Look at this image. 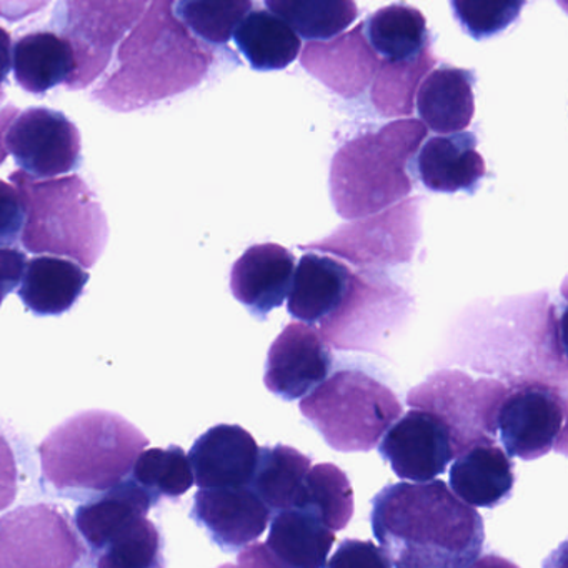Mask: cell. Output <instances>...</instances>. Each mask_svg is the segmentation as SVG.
Returning a JSON list of instances; mask_svg holds the SVG:
<instances>
[{
    "mask_svg": "<svg viewBox=\"0 0 568 568\" xmlns=\"http://www.w3.org/2000/svg\"><path fill=\"white\" fill-rule=\"evenodd\" d=\"M371 521L395 568H468L484 550V518L444 480L388 484L372 500Z\"/></svg>",
    "mask_w": 568,
    "mask_h": 568,
    "instance_id": "cell-1",
    "label": "cell"
},
{
    "mask_svg": "<svg viewBox=\"0 0 568 568\" xmlns=\"http://www.w3.org/2000/svg\"><path fill=\"white\" fill-rule=\"evenodd\" d=\"M148 447L149 438L122 415L81 412L42 440V478L61 497L94 500L125 480Z\"/></svg>",
    "mask_w": 568,
    "mask_h": 568,
    "instance_id": "cell-2",
    "label": "cell"
},
{
    "mask_svg": "<svg viewBox=\"0 0 568 568\" xmlns=\"http://www.w3.org/2000/svg\"><path fill=\"white\" fill-rule=\"evenodd\" d=\"M425 138L427 128L420 121L402 119L342 145L331 165V195L337 214L358 221L408 197L407 165Z\"/></svg>",
    "mask_w": 568,
    "mask_h": 568,
    "instance_id": "cell-3",
    "label": "cell"
},
{
    "mask_svg": "<svg viewBox=\"0 0 568 568\" xmlns=\"http://www.w3.org/2000/svg\"><path fill=\"white\" fill-rule=\"evenodd\" d=\"M298 410L327 445L347 454L377 447L404 414L390 387L357 368L332 374L302 398Z\"/></svg>",
    "mask_w": 568,
    "mask_h": 568,
    "instance_id": "cell-4",
    "label": "cell"
},
{
    "mask_svg": "<svg viewBox=\"0 0 568 568\" xmlns=\"http://www.w3.org/2000/svg\"><path fill=\"white\" fill-rule=\"evenodd\" d=\"M507 392L494 378L474 381L464 372L440 371L412 388L407 404L432 412L447 425L457 458L468 448L495 444L498 410Z\"/></svg>",
    "mask_w": 568,
    "mask_h": 568,
    "instance_id": "cell-5",
    "label": "cell"
},
{
    "mask_svg": "<svg viewBox=\"0 0 568 568\" xmlns=\"http://www.w3.org/2000/svg\"><path fill=\"white\" fill-rule=\"evenodd\" d=\"M94 560L59 505H22L0 517V568H91Z\"/></svg>",
    "mask_w": 568,
    "mask_h": 568,
    "instance_id": "cell-6",
    "label": "cell"
},
{
    "mask_svg": "<svg viewBox=\"0 0 568 568\" xmlns=\"http://www.w3.org/2000/svg\"><path fill=\"white\" fill-rule=\"evenodd\" d=\"M501 445L510 457L537 460L551 450L565 454L567 397L541 381L518 382L508 388L497 417Z\"/></svg>",
    "mask_w": 568,
    "mask_h": 568,
    "instance_id": "cell-7",
    "label": "cell"
},
{
    "mask_svg": "<svg viewBox=\"0 0 568 568\" xmlns=\"http://www.w3.org/2000/svg\"><path fill=\"white\" fill-rule=\"evenodd\" d=\"M420 239V199H408L382 214L358 219L354 224L342 225L317 244L302 251H322L338 255L352 264H404L412 261Z\"/></svg>",
    "mask_w": 568,
    "mask_h": 568,
    "instance_id": "cell-8",
    "label": "cell"
},
{
    "mask_svg": "<svg viewBox=\"0 0 568 568\" xmlns=\"http://www.w3.org/2000/svg\"><path fill=\"white\" fill-rule=\"evenodd\" d=\"M407 292L378 274H354L337 311L321 322V337L337 348H368L408 311Z\"/></svg>",
    "mask_w": 568,
    "mask_h": 568,
    "instance_id": "cell-9",
    "label": "cell"
},
{
    "mask_svg": "<svg viewBox=\"0 0 568 568\" xmlns=\"http://www.w3.org/2000/svg\"><path fill=\"white\" fill-rule=\"evenodd\" d=\"M4 145L28 178H58L81 165L79 129L62 112L51 109L21 112L6 131Z\"/></svg>",
    "mask_w": 568,
    "mask_h": 568,
    "instance_id": "cell-10",
    "label": "cell"
},
{
    "mask_svg": "<svg viewBox=\"0 0 568 568\" xmlns=\"http://www.w3.org/2000/svg\"><path fill=\"white\" fill-rule=\"evenodd\" d=\"M378 454L402 480L427 484L455 460L447 425L425 410H408L382 437Z\"/></svg>",
    "mask_w": 568,
    "mask_h": 568,
    "instance_id": "cell-11",
    "label": "cell"
},
{
    "mask_svg": "<svg viewBox=\"0 0 568 568\" xmlns=\"http://www.w3.org/2000/svg\"><path fill=\"white\" fill-rule=\"evenodd\" d=\"M334 355L315 328L294 322L271 345L264 384L285 402L307 397L331 377Z\"/></svg>",
    "mask_w": 568,
    "mask_h": 568,
    "instance_id": "cell-12",
    "label": "cell"
},
{
    "mask_svg": "<svg viewBox=\"0 0 568 568\" xmlns=\"http://www.w3.org/2000/svg\"><path fill=\"white\" fill-rule=\"evenodd\" d=\"M258 452L261 447L245 428L221 424L202 434L187 457L201 490H237L251 487Z\"/></svg>",
    "mask_w": 568,
    "mask_h": 568,
    "instance_id": "cell-13",
    "label": "cell"
},
{
    "mask_svg": "<svg viewBox=\"0 0 568 568\" xmlns=\"http://www.w3.org/2000/svg\"><path fill=\"white\" fill-rule=\"evenodd\" d=\"M191 518L207 531L211 540L227 554H239L264 534L272 514L248 488L199 490Z\"/></svg>",
    "mask_w": 568,
    "mask_h": 568,
    "instance_id": "cell-14",
    "label": "cell"
},
{
    "mask_svg": "<svg viewBox=\"0 0 568 568\" xmlns=\"http://www.w3.org/2000/svg\"><path fill=\"white\" fill-rule=\"evenodd\" d=\"M302 64L322 84L352 99L374 81L381 59L368 45L364 28L358 26L334 41L308 42L302 51Z\"/></svg>",
    "mask_w": 568,
    "mask_h": 568,
    "instance_id": "cell-15",
    "label": "cell"
},
{
    "mask_svg": "<svg viewBox=\"0 0 568 568\" xmlns=\"http://www.w3.org/2000/svg\"><path fill=\"white\" fill-rule=\"evenodd\" d=\"M295 257L277 244H257L242 254L231 272L232 295L264 321L281 307L291 291Z\"/></svg>",
    "mask_w": 568,
    "mask_h": 568,
    "instance_id": "cell-16",
    "label": "cell"
},
{
    "mask_svg": "<svg viewBox=\"0 0 568 568\" xmlns=\"http://www.w3.org/2000/svg\"><path fill=\"white\" fill-rule=\"evenodd\" d=\"M158 504V498L142 488L131 475L101 497L82 504L75 511V530L95 558L112 538L142 517H148L151 508Z\"/></svg>",
    "mask_w": 568,
    "mask_h": 568,
    "instance_id": "cell-17",
    "label": "cell"
},
{
    "mask_svg": "<svg viewBox=\"0 0 568 568\" xmlns=\"http://www.w3.org/2000/svg\"><path fill=\"white\" fill-rule=\"evenodd\" d=\"M354 272L332 257L305 254L295 267L287 311L301 324L315 325L331 317L344 301Z\"/></svg>",
    "mask_w": 568,
    "mask_h": 568,
    "instance_id": "cell-18",
    "label": "cell"
},
{
    "mask_svg": "<svg viewBox=\"0 0 568 568\" xmlns=\"http://www.w3.org/2000/svg\"><path fill=\"white\" fill-rule=\"evenodd\" d=\"M452 494L468 507L495 508L514 491L515 467L497 445H477L455 458L448 471Z\"/></svg>",
    "mask_w": 568,
    "mask_h": 568,
    "instance_id": "cell-19",
    "label": "cell"
},
{
    "mask_svg": "<svg viewBox=\"0 0 568 568\" xmlns=\"http://www.w3.org/2000/svg\"><path fill=\"white\" fill-rule=\"evenodd\" d=\"M417 168L422 184L440 194L474 192L487 174L484 158L477 151V139L471 134L428 139L418 151Z\"/></svg>",
    "mask_w": 568,
    "mask_h": 568,
    "instance_id": "cell-20",
    "label": "cell"
},
{
    "mask_svg": "<svg viewBox=\"0 0 568 568\" xmlns=\"http://www.w3.org/2000/svg\"><path fill=\"white\" fill-rule=\"evenodd\" d=\"M335 534L312 507L288 508L272 517L265 547L287 568H325Z\"/></svg>",
    "mask_w": 568,
    "mask_h": 568,
    "instance_id": "cell-21",
    "label": "cell"
},
{
    "mask_svg": "<svg viewBox=\"0 0 568 568\" xmlns=\"http://www.w3.org/2000/svg\"><path fill=\"white\" fill-rule=\"evenodd\" d=\"M474 82V74L465 69H434L415 95L422 124L437 134L465 131L475 114Z\"/></svg>",
    "mask_w": 568,
    "mask_h": 568,
    "instance_id": "cell-22",
    "label": "cell"
},
{
    "mask_svg": "<svg viewBox=\"0 0 568 568\" xmlns=\"http://www.w3.org/2000/svg\"><path fill=\"white\" fill-rule=\"evenodd\" d=\"M16 81L29 94L44 95L74 79L78 59L69 41L54 32H32L12 48Z\"/></svg>",
    "mask_w": 568,
    "mask_h": 568,
    "instance_id": "cell-23",
    "label": "cell"
},
{
    "mask_svg": "<svg viewBox=\"0 0 568 568\" xmlns=\"http://www.w3.org/2000/svg\"><path fill=\"white\" fill-rule=\"evenodd\" d=\"M89 282V272L68 258L34 257L26 265L19 297L39 317L71 311Z\"/></svg>",
    "mask_w": 568,
    "mask_h": 568,
    "instance_id": "cell-24",
    "label": "cell"
},
{
    "mask_svg": "<svg viewBox=\"0 0 568 568\" xmlns=\"http://www.w3.org/2000/svg\"><path fill=\"white\" fill-rule=\"evenodd\" d=\"M254 71H284L301 55V38L272 12L251 11L232 36Z\"/></svg>",
    "mask_w": 568,
    "mask_h": 568,
    "instance_id": "cell-25",
    "label": "cell"
},
{
    "mask_svg": "<svg viewBox=\"0 0 568 568\" xmlns=\"http://www.w3.org/2000/svg\"><path fill=\"white\" fill-rule=\"evenodd\" d=\"M312 458L288 445H267L258 452L251 488L272 515L298 507Z\"/></svg>",
    "mask_w": 568,
    "mask_h": 568,
    "instance_id": "cell-26",
    "label": "cell"
},
{
    "mask_svg": "<svg viewBox=\"0 0 568 568\" xmlns=\"http://www.w3.org/2000/svg\"><path fill=\"white\" fill-rule=\"evenodd\" d=\"M362 28L368 45L382 62L412 61L430 48L427 19L410 6L378 9Z\"/></svg>",
    "mask_w": 568,
    "mask_h": 568,
    "instance_id": "cell-27",
    "label": "cell"
},
{
    "mask_svg": "<svg viewBox=\"0 0 568 568\" xmlns=\"http://www.w3.org/2000/svg\"><path fill=\"white\" fill-rule=\"evenodd\" d=\"M272 14L312 42L328 41L342 34L357 19L358 8L352 0H267Z\"/></svg>",
    "mask_w": 568,
    "mask_h": 568,
    "instance_id": "cell-28",
    "label": "cell"
},
{
    "mask_svg": "<svg viewBox=\"0 0 568 568\" xmlns=\"http://www.w3.org/2000/svg\"><path fill=\"white\" fill-rule=\"evenodd\" d=\"M437 59L430 48L405 62H381L372 85V102L387 119L410 118L422 79L434 71Z\"/></svg>",
    "mask_w": 568,
    "mask_h": 568,
    "instance_id": "cell-29",
    "label": "cell"
},
{
    "mask_svg": "<svg viewBox=\"0 0 568 568\" xmlns=\"http://www.w3.org/2000/svg\"><path fill=\"white\" fill-rule=\"evenodd\" d=\"M312 507L332 531L344 530L354 515V490L342 468L318 464L305 477L304 494L298 507Z\"/></svg>",
    "mask_w": 568,
    "mask_h": 568,
    "instance_id": "cell-30",
    "label": "cell"
},
{
    "mask_svg": "<svg viewBox=\"0 0 568 568\" xmlns=\"http://www.w3.org/2000/svg\"><path fill=\"white\" fill-rule=\"evenodd\" d=\"M132 478L158 500L162 497L175 500L187 494L194 485L191 462L184 448L179 445L145 448L135 460Z\"/></svg>",
    "mask_w": 568,
    "mask_h": 568,
    "instance_id": "cell-31",
    "label": "cell"
},
{
    "mask_svg": "<svg viewBox=\"0 0 568 568\" xmlns=\"http://www.w3.org/2000/svg\"><path fill=\"white\" fill-rule=\"evenodd\" d=\"M164 540L149 517L112 538L95 557V568H165Z\"/></svg>",
    "mask_w": 568,
    "mask_h": 568,
    "instance_id": "cell-32",
    "label": "cell"
},
{
    "mask_svg": "<svg viewBox=\"0 0 568 568\" xmlns=\"http://www.w3.org/2000/svg\"><path fill=\"white\" fill-rule=\"evenodd\" d=\"M252 11L251 0L235 2H181L175 6L178 18L209 44H227L242 19Z\"/></svg>",
    "mask_w": 568,
    "mask_h": 568,
    "instance_id": "cell-33",
    "label": "cell"
},
{
    "mask_svg": "<svg viewBox=\"0 0 568 568\" xmlns=\"http://www.w3.org/2000/svg\"><path fill=\"white\" fill-rule=\"evenodd\" d=\"M455 18L464 31L475 39L491 38L505 31L524 9V0L508 2H480V0H452Z\"/></svg>",
    "mask_w": 568,
    "mask_h": 568,
    "instance_id": "cell-34",
    "label": "cell"
},
{
    "mask_svg": "<svg viewBox=\"0 0 568 568\" xmlns=\"http://www.w3.org/2000/svg\"><path fill=\"white\" fill-rule=\"evenodd\" d=\"M325 568H394L387 555L371 540L345 538Z\"/></svg>",
    "mask_w": 568,
    "mask_h": 568,
    "instance_id": "cell-35",
    "label": "cell"
},
{
    "mask_svg": "<svg viewBox=\"0 0 568 568\" xmlns=\"http://www.w3.org/2000/svg\"><path fill=\"white\" fill-rule=\"evenodd\" d=\"M26 225V207L21 194L8 182L0 181V248H12L21 241Z\"/></svg>",
    "mask_w": 568,
    "mask_h": 568,
    "instance_id": "cell-36",
    "label": "cell"
},
{
    "mask_svg": "<svg viewBox=\"0 0 568 568\" xmlns=\"http://www.w3.org/2000/svg\"><path fill=\"white\" fill-rule=\"evenodd\" d=\"M18 462L8 438L0 432V514L18 497Z\"/></svg>",
    "mask_w": 568,
    "mask_h": 568,
    "instance_id": "cell-37",
    "label": "cell"
},
{
    "mask_svg": "<svg viewBox=\"0 0 568 568\" xmlns=\"http://www.w3.org/2000/svg\"><path fill=\"white\" fill-rule=\"evenodd\" d=\"M28 258L19 248H0V305L21 284Z\"/></svg>",
    "mask_w": 568,
    "mask_h": 568,
    "instance_id": "cell-38",
    "label": "cell"
},
{
    "mask_svg": "<svg viewBox=\"0 0 568 568\" xmlns=\"http://www.w3.org/2000/svg\"><path fill=\"white\" fill-rule=\"evenodd\" d=\"M12 69V39L6 29L0 28V85L8 81Z\"/></svg>",
    "mask_w": 568,
    "mask_h": 568,
    "instance_id": "cell-39",
    "label": "cell"
},
{
    "mask_svg": "<svg viewBox=\"0 0 568 568\" xmlns=\"http://www.w3.org/2000/svg\"><path fill=\"white\" fill-rule=\"evenodd\" d=\"M468 568H520L508 558L500 557V555L487 554L484 557H478L474 564Z\"/></svg>",
    "mask_w": 568,
    "mask_h": 568,
    "instance_id": "cell-40",
    "label": "cell"
},
{
    "mask_svg": "<svg viewBox=\"0 0 568 568\" xmlns=\"http://www.w3.org/2000/svg\"><path fill=\"white\" fill-rule=\"evenodd\" d=\"M6 155H8V152L2 151V149H0V164L4 162Z\"/></svg>",
    "mask_w": 568,
    "mask_h": 568,
    "instance_id": "cell-41",
    "label": "cell"
}]
</instances>
